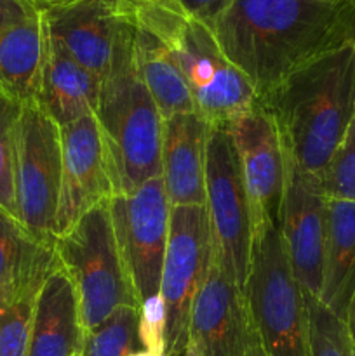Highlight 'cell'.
I'll return each instance as SVG.
<instances>
[{
    "label": "cell",
    "mask_w": 355,
    "mask_h": 356,
    "mask_svg": "<svg viewBox=\"0 0 355 356\" xmlns=\"http://www.w3.org/2000/svg\"><path fill=\"white\" fill-rule=\"evenodd\" d=\"M211 31L258 97L348 42L343 0H233Z\"/></svg>",
    "instance_id": "6da1fadb"
},
{
    "label": "cell",
    "mask_w": 355,
    "mask_h": 356,
    "mask_svg": "<svg viewBox=\"0 0 355 356\" xmlns=\"http://www.w3.org/2000/svg\"><path fill=\"white\" fill-rule=\"evenodd\" d=\"M287 162L322 179L355 115V49L350 42L306 61L261 94Z\"/></svg>",
    "instance_id": "7a4b0ae2"
},
{
    "label": "cell",
    "mask_w": 355,
    "mask_h": 356,
    "mask_svg": "<svg viewBox=\"0 0 355 356\" xmlns=\"http://www.w3.org/2000/svg\"><path fill=\"white\" fill-rule=\"evenodd\" d=\"M134 17L125 24L110 72L101 80L96 120L115 195H127L162 176L164 117L134 59Z\"/></svg>",
    "instance_id": "3957f363"
},
{
    "label": "cell",
    "mask_w": 355,
    "mask_h": 356,
    "mask_svg": "<svg viewBox=\"0 0 355 356\" xmlns=\"http://www.w3.org/2000/svg\"><path fill=\"white\" fill-rule=\"evenodd\" d=\"M131 14L166 42L187 79L195 111L209 125L230 124L258 103L251 80L223 54L207 26L174 7H148Z\"/></svg>",
    "instance_id": "277c9868"
},
{
    "label": "cell",
    "mask_w": 355,
    "mask_h": 356,
    "mask_svg": "<svg viewBox=\"0 0 355 356\" xmlns=\"http://www.w3.org/2000/svg\"><path fill=\"white\" fill-rule=\"evenodd\" d=\"M108 202L84 214L54 243L56 257L75 289L84 332L124 306L141 308L115 238Z\"/></svg>",
    "instance_id": "5b68a950"
},
{
    "label": "cell",
    "mask_w": 355,
    "mask_h": 356,
    "mask_svg": "<svg viewBox=\"0 0 355 356\" xmlns=\"http://www.w3.org/2000/svg\"><path fill=\"white\" fill-rule=\"evenodd\" d=\"M244 298L268 356H312L305 294L289 268L281 226L253 240Z\"/></svg>",
    "instance_id": "8992f818"
},
{
    "label": "cell",
    "mask_w": 355,
    "mask_h": 356,
    "mask_svg": "<svg viewBox=\"0 0 355 356\" xmlns=\"http://www.w3.org/2000/svg\"><path fill=\"white\" fill-rule=\"evenodd\" d=\"M205 209L211 225L212 259L244 292L251 270L253 226L239 156L226 124L209 127Z\"/></svg>",
    "instance_id": "52a82bcc"
},
{
    "label": "cell",
    "mask_w": 355,
    "mask_h": 356,
    "mask_svg": "<svg viewBox=\"0 0 355 356\" xmlns=\"http://www.w3.org/2000/svg\"><path fill=\"white\" fill-rule=\"evenodd\" d=\"M14 183L17 221L38 242L54 245L61 188V127L37 99L21 103Z\"/></svg>",
    "instance_id": "ba28073f"
},
{
    "label": "cell",
    "mask_w": 355,
    "mask_h": 356,
    "mask_svg": "<svg viewBox=\"0 0 355 356\" xmlns=\"http://www.w3.org/2000/svg\"><path fill=\"white\" fill-rule=\"evenodd\" d=\"M211 263V225L205 205L171 209L159 292L166 306V356H183L190 344L191 309Z\"/></svg>",
    "instance_id": "9c48e42d"
},
{
    "label": "cell",
    "mask_w": 355,
    "mask_h": 356,
    "mask_svg": "<svg viewBox=\"0 0 355 356\" xmlns=\"http://www.w3.org/2000/svg\"><path fill=\"white\" fill-rule=\"evenodd\" d=\"M115 238L139 302L160 292L164 256L169 240L171 205L162 176L136 191L108 202Z\"/></svg>",
    "instance_id": "30bf717a"
},
{
    "label": "cell",
    "mask_w": 355,
    "mask_h": 356,
    "mask_svg": "<svg viewBox=\"0 0 355 356\" xmlns=\"http://www.w3.org/2000/svg\"><path fill=\"white\" fill-rule=\"evenodd\" d=\"M228 125L249 202L253 240L281 226L287 160L277 125L260 103Z\"/></svg>",
    "instance_id": "8fae6325"
},
{
    "label": "cell",
    "mask_w": 355,
    "mask_h": 356,
    "mask_svg": "<svg viewBox=\"0 0 355 356\" xmlns=\"http://www.w3.org/2000/svg\"><path fill=\"white\" fill-rule=\"evenodd\" d=\"M287 160V159H285ZM327 232V197L322 179L287 162L281 236L289 268L303 292L319 299Z\"/></svg>",
    "instance_id": "7c38bea8"
},
{
    "label": "cell",
    "mask_w": 355,
    "mask_h": 356,
    "mask_svg": "<svg viewBox=\"0 0 355 356\" xmlns=\"http://www.w3.org/2000/svg\"><path fill=\"white\" fill-rule=\"evenodd\" d=\"M113 195L96 115H87L61 127V188L56 238Z\"/></svg>",
    "instance_id": "4fadbf2b"
},
{
    "label": "cell",
    "mask_w": 355,
    "mask_h": 356,
    "mask_svg": "<svg viewBox=\"0 0 355 356\" xmlns=\"http://www.w3.org/2000/svg\"><path fill=\"white\" fill-rule=\"evenodd\" d=\"M42 13L45 30L101 82L131 13L115 0H75Z\"/></svg>",
    "instance_id": "5bb4252c"
},
{
    "label": "cell",
    "mask_w": 355,
    "mask_h": 356,
    "mask_svg": "<svg viewBox=\"0 0 355 356\" xmlns=\"http://www.w3.org/2000/svg\"><path fill=\"white\" fill-rule=\"evenodd\" d=\"M244 292L212 259L190 320V346L197 356H244L253 336Z\"/></svg>",
    "instance_id": "9a60e30c"
},
{
    "label": "cell",
    "mask_w": 355,
    "mask_h": 356,
    "mask_svg": "<svg viewBox=\"0 0 355 356\" xmlns=\"http://www.w3.org/2000/svg\"><path fill=\"white\" fill-rule=\"evenodd\" d=\"M44 38L35 0H0V89L19 103L37 99Z\"/></svg>",
    "instance_id": "2e32d148"
},
{
    "label": "cell",
    "mask_w": 355,
    "mask_h": 356,
    "mask_svg": "<svg viewBox=\"0 0 355 356\" xmlns=\"http://www.w3.org/2000/svg\"><path fill=\"white\" fill-rule=\"evenodd\" d=\"M209 127L198 113L164 118L162 181L171 209L205 205Z\"/></svg>",
    "instance_id": "e0dca14e"
},
{
    "label": "cell",
    "mask_w": 355,
    "mask_h": 356,
    "mask_svg": "<svg viewBox=\"0 0 355 356\" xmlns=\"http://www.w3.org/2000/svg\"><path fill=\"white\" fill-rule=\"evenodd\" d=\"M101 82L47 30L44 38L37 103L59 125L96 113Z\"/></svg>",
    "instance_id": "ac0fdd59"
},
{
    "label": "cell",
    "mask_w": 355,
    "mask_h": 356,
    "mask_svg": "<svg viewBox=\"0 0 355 356\" xmlns=\"http://www.w3.org/2000/svg\"><path fill=\"white\" fill-rule=\"evenodd\" d=\"M84 336L75 289L58 261L37 298L26 356H79Z\"/></svg>",
    "instance_id": "d6986e66"
},
{
    "label": "cell",
    "mask_w": 355,
    "mask_h": 356,
    "mask_svg": "<svg viewBox=\"0 0 355 356\" xmlns=\"http://www.w3.org/2000/svg\"><path fill=\"white\" fill-rule=\"evenodd\" d=\"M56 264L54 245L38 242L16 218L0 211V309L44 284Z\"/></svg>",
    "instance_id": "ffe728a7"
},
{
    "label": "cell",
    "mask_w": 355,
    "mask_h": 356,
    "mask_svg": "<svg viewBox=\"0 0 355 356\" xmlns=\"http://www.w3.org/2000/svg\"><path fill=\"white\" fill-rule=\"evenodd\" d=\"M355 292V202L327 198V232L319 301L345 322Z\"/></svg>",
    "instance_id": "44dd1931"
},
{
    "label": "cell",
    "mask_w": 355,
    "mask_h": 356,
    "mask_svg": "<svg viewBox=\"0 0 355 356\" xmlns=\"http://www.w3.org/2000/svg\"><path fill=\"white\" fill-rule=\"evenodd\" d=\"M134 26L136 66L160 115L167 118L180 113H197L187 79L166 42L136 19Z\"/></svg>",
    "instance_id": "7402d4cb"
},
{
    "label": "cell",
    "mask_w": 355,
    "mask_h": 356,
    "mask_svg": "<svg viewBox=\"0 0 355 356\" xmlns=\"http://www.w3.org/2000/svg\"><path fill=\"white\" fill-rule=\"evenodd\" d=\"M139 350H143L139 308L124 306L100 327L86 332L79 356H129Z\"/></svg>",
    "instance_id": "603a6c76"
},
{
    "label": "cell",
    "mask_w": 355,
    "mask_h": 356,
    "mask_svg": "<svg viewBox=\"0 0 355 356\" xmlns=\"http://www.w3.org/2000/svg\"><path fill=\"white\" fill-rule=\"evenodd\" d=\"M21 103L0 89V211L17 219L16 209V127Z\"/></svg>",
    "instance_id": "cb8c5ba5"
},
{
    "label": "cell",
    "mask_w": 355,
    "mask_h": 356,
    "mask_svg": "<svg viewBox=\"0 0 355 356\" xmlns=\"http://www.w3.org/2000/svg\"><path fill=\"white\" fill-rule=\"evenodd\" d=\"M305 294L312 356H355L347 325L313 296Z\"/></svg>",
    "instance_id": "d4e9b609"
},
{
    "label": "cell",
    "mask_w": 355,
    "mask_h": 356,
    "mask_svg": "<svg viewBox=\"0 0 355 356\" xmlns=\"http://www.w3.org/2000/svg\"><path fill=\"white\" fill-rule=\"evenodd\" d=\"M42 285L28 289L13 305L0 309V356L28 355L35 305Z\"/></svg>",
    "instance_id": "484cf974"
},
{
    "label": "cell",
    "mask_w": 355,
    "mask_h": 356,
    "mask_svg": "<svg viewBox=\"0 0 355 356\" xmlns=\"http://www.w3.org/2000/svg\"><path fill=\"white\" fill-rule=\"evenodd\" d=\"M327 198L355 202V115L322 176Z\"/></svg>",
    "instance_id": "4316f807"
},
{
    "label": "cell",
    "mask_w": 355,
    "mask_h": 356,
    "mask_svg": "<svg viewBox=\"0 0 355 356\" xmlns=\"http://www.w3.org/2000/svg\"><path fill=\"white\" fill-rule=\"evenodd\" d=\"M139 339L143 350L166 356V306L160 294L152 296L141 302Z\"/></svg>",
    "instance_id": "83f0119b"
},
{
    "label": "cell",
    "mask_w": 355,
    "mask_h": 356,
    "mask_svg": "<svg viewBox=\"0 0 355 356\" xmlns=\"http://www.w3.org/2000/svg\"><path fill=\"white\" fill-rule=\"evenodd\" d=\"M173 2L183 16L212 30L216 21L225 14L233 0H173Z\"/></svg>",
    "instance_id": "f1b7e54d"
},
{
    "label": "cell",
    "mask_w": 355,
    "mask_h": 356,
    "mask_svg": "<svg viewBox=\"0 0 355 356\" xmlns=\"http://www.w3.org/2000/svg\"><path fill=\"white\" fill-rule=\"evenodd\" d=\"M115 2L127 9L129 13L148 9V7H174V9H178L173 0H115Z\"/></svg>",
    "instance_id": "f546056e"
},
{
    "label": "cell",
    "mask_w": 355,
    "mask_h": 356,
    "mask_svg": "<svg viewBox=\"0 0 355 356\" xmlns=\"http://www.w3.org/2000/svg\"><path fill=\"white\" fill-rule=\"evenodd\" d=\"M345 17H347V40L355 49V0H343Z\"/></svg>",
    "instance_id": "4dcf8cb0"
},
{
    "label": "cell",
    "mask_w": 355,
    "mask_h": 356,
    "mask_svg": "<svg viewBox=\"0 0 355 356\" xmlns=\"http://www.w3.org/2000/svg\"><path fill=\"white\" fill-rule=\"evenodd\" d=\"M345 325H347L348 336H350L352 346L355 350V292L350 299V305H348L347 315H345Z\"/></svg>",
    "instance_id": "1f68e13d"
},
{
    "label": "cell",
    "mask_w": 355,
    "mask_h": 356,
    "mask_svg": "<svg viewBox=\"0 0 355 356\" xmlns=\"http://www.w3.org/2000/svg\"><path fill=\"white\" fill-rule=\"evenodd\" d=\"M254 329V327H253ZM244 356H268L267 351H265L263 344H261L260 337H258L256 330H253V336H251V341H249V346H247L246 353Z\"/></svg>",
    "instance_id": "d6a6232c"
},
{
    "label": "cell",
    "mask_w": 355,
    "mask_h": 356,
    "mask_svg": "<svg viewBox=\"0 0 355 356\" xmlns=\"http://www.w3.org/2000/svg\"><path fill=\"white\" fill-rule=\"evenodd\" d=\"M70 2H75V0H35V3H37L42 10L49 9V7L65 6V3H70Z\"/></svg>",
    "instance_id": "836d02e7"
},
{
    "label": "cell",
    "mask_w": 355,
    "mask_h": 356,
    "mask_svg": "<svg viewBox=\"0 0 355 356\" xmlns=\"http://www.w3.org/2000/svg\"><path fill=\"white\" fill-rule=\"evenodd\" d=\"M129 356H164V355L152 353V351H148V350H139V351H134V353H131Z\"/></svg>",
    "instance_id": "e575fe53"
},
{
    "label": "cell",
    "mask_w": 355,
    "mask_h": 356,
    "mask_svg": "<svg viewBox=\"0 0 355 356\" xmlns=\"http://www.w3.org/2000/svg\"><path fill=\"white\" fill-rule=\"evenodd\" d=\"M183 356H197V353H195V350H194V348H191V346H190V344H188L187 351H184V353H183Z\"/></svg>",
    "instance_id": "d590c367"
}]
</instances>
